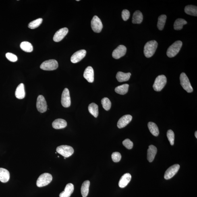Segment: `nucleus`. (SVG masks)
<instances>
[{
    "instance_id": "f704fd0d",
    "label": "nucleus",
    "mask_w": 197,
    "mask_h": 197,
    "mask_svg": "<svg viewBox=\"0 0 197 197\" xmlns=\"http://www.w3.org/2000/svg\"><path fill=\"white\" fill-rule=\"evenodd\" d=\"M167 136L170 143L171 145L173 146L174 144L175 141V134L173 131L169 130L168 131L167 133Z\"/></svg>"
},
{
    "instance_id": "6ab92c4d",
    "label": "nucleus",
    "mask_w": 197,
    "mask_h": 197,
    "mask_svg": "<svg viewBox=\"0 0 197 197\" xmlns=\"http://www.w3.org/2000/svg\"><path fill=\"white\" fill-rule=\"evenodd\" d=\"M157 151V148L153 145L149 146L147 151V159L149 162L153 161Z\"/></svg>"
},
{
    "instance_id": "4c0bfd02",
    "label": "nucleus",
    "mask_w": 197,
    "mask_h": 197,
    "mask_svg": "<svg viewBox=\"0 0 197 197\" xmlns=\"http://www.w3.org/2000/svg\"><path fill=\"white\" fill-rule=\"evenodd\" d=\"M6 56L9 60L12 62H15L18 60L17 56L12 53H7L6 54Z\"/></svg>"
},
{
    "instance_id": "f257e3e1",
    "label": "nucleus",
    "mask_w": 197,
    "mask_h": 197,
    "mask_svg": "<svg viewBox=\"0 0 197 197\" xmlns=\"http://www.w3.org/2000/svg\"><path fill=\"white\" fill-rule=\"evenodd\" d=\"M158 43L155 40L149 41L145 44L144 47V54L147 58H150L155 53L158 46Z\"/></svg>"
},
{
    "instance_id": "20e7f679",
    "label": "nucleus",
    "mask_w": 197,
    "mask_h": 197,
    "mask_svg": "<svg viewBox=\"0 0 197 197\" xmlns=\"http://www.w3.org/2000/svg\"><path fill=\"white\" fill-rule=\"evenodd\" d=\"M52 176L49 173H44L41 175L37 181L38 187H42L49 184L52 180Z\"/></svg>"
},
{
    "instance_id": "f3484780",
    "label": "nucleus",
    "mask_w": 197,
    "mask_h": 197,
    "mask_svg": "<svg viewBox=\"0 0 197 197\" xmlns=\"http://www.w3.org/2000/svg\"><path fill=\"white\" fill-rule=\"evenodd\" d=\"M74 189V185L72 183H68L66 186L64 191L60 194V197H70Z\"/></svg>"
},
{
    "instance_id": "393cba45",
    "label": "nucleus",
    "mask_w": 197,
    "mask_h": 197,
    "mask_svg": "<svg viewBox=\"0 0 197 197\" xmlns=\"http://www.w3.org/2000/svg\"><path fill=\"white\" fill-rule=\"evenodd\" d=\"M90 185V181L86 180L83 183L81 188V194L83 197H87L88 196L89 187Z\"/></svg>"
},
{
    "instance_id": "6e6552de",
    "label": "nucleus",
    "mask_w": 197,
    "mask_h": 197,
    "mask_svg": "<svg viewBox=\"0 0 197 197\" xmlns=\"http://www.w3.org/2000/svg\"><path fill=\"white\" fill-rule=\"evenodd\" d=\"M91 26L93 31L96 33L101 32L103 24L101 20L97 16H94L91 21Z\"/></svg>"
},
{
    "instance_id": "e433bc0d",
    "label": "nucleus",
    "mask_w": 197,
    "mask_h": 197,
    "mask_svg": "<svg viewBox=\"0 0 197 197\" xmlns=\"http://www.w3.org/2000/svg\"><path fill=\"white\" fill-rule=\"evenodd\" d=\"M122 144L127 149H131L133 148V142L129 139H126L123 141Z\"/></svg>"
},
{
    "instance_id": "39448f33",
    "label": "nucleus",
    "mask_w": 197,
    "mask_h": 197,
    "mask_svg": "<svg viewBox=\"0 0 197 197\" xmlns=\"http://www.w3.org/2000/svg\"><path fill=\"white\" fill-rule=\"evenodd\" d=\"M56 151L64 157H68L74 153V150L72 147L67 145H62L57 147Z\"/></svg>"
},
{
    "instance_id": "412c9836",
    "label": "nucleus",
    "mask_w": 197,
    "mask_h": 197,
    "mask_svg": "<svg viewBox=\"0 0 197 197\" xmlns=\"http://www.w3.org/2000/svg\"><path fill=\"white\" fill-rule=\"evenodd\" d=\"M52 125L54 129H62L65 128L67 126V122L64 119H57L53 122Z\"/></svg>"
},
{
    "instance_id": "dca6fc26",
    "label": "nucleus",
    "mask_w": 197,
    "mask_h": 197,
    "mask_svg": "<svg viewBox=\"0 0 197 197\" xmlns=\"http://www.w3.org/2000/svg\"><path fill=\"white\" fill-rule=\"evenodd\" d=\"M83 76L88 82L92 83L94 81V71L91 67L89 66L85 70Z\"/></svg>"
},
{
    "instance_id": "4be33fe9",
    "label": "nucleus",
    "mask_w": 197,
    "mask_h": 197,
    "mask_svg": "<svg viewBox=\"0 0 197 197\" xmlns=\"http://www.w3.org/2000/svg\"><path fill=\"white\" fill-rule=\"evenodd\" d=\"M10 178L9 172L6 169L0 168V181L5 183L8 182Z\"/></svg>"
},
{
    "instance_id": "58836bf2",
    "label": "nucleus",
    "mask_w": 197,
    "mask_h": 197,
    "mask_svg": "<svg viewBox=\"0 0 197 197\" xmlns=\"http://www.w3.org/2000/svg\"><path fill=\"white\" fill-rule=\"evenodd\" d=\"M130 16V13L127 10H124L122 13V17L123 20L124 21H126L128 20Z\"/></svg>"
},
{
    "instance_id": "9b49d317",
    "label": "nucleus",
    "mask_w": 197,
    "mask_h": 197,
    "mask_svg": "<svg viewBox=\"0 0 197 197\" xmlns=\"http://www.w3.org/2000/svg\"><path fill=\"white\" fill-rule=\"evenodd\" d=\"M180 168V166L178 164H175L171 166L166 171L164 175V178L166 180L172 178L176 174L179 170Z\"/></svg>"
},
{
    "instance_id": "aec40b11",
    "label": "nucleus",
    "mask_w": 197,
    "mask_h": 197,
    "mask_svg": "<svg viewBox=\"0 0 197 197\" xmlns=\"http://www.w3.org/2000/svg\"><path fill=\"white\" fill-rule=\"evenodd\" d=\"M15 96L18 99H23L25 96L24 85L23 83L19 84L16 88L15 92Z\"/></svg>"
},
{
    "instance_id": "c9c22d12",
    "label": "nucleus",
    "mask_w": 197,
    "mask_h": 197,
    "mask_svg": "<svg viewBox=\"0 0 197 197\" xmlns=\"http://www.w3.org/2000/svg\"><path fill=\"white\" fill-rule=\"evenodd\" d=\"M112 159L115 163H118L120 161L121 159V155L118 152H114L111 155Z\"/></svg>"
},
{
    "instance_id": "7ed1b4c3",
    "label": "nucleus",
    "mask_w": 197,
    "mask_h": 197,
    "mask_svg": "<svg viewBox=\"0 0 197 197\" xmlns=\"http://www.w3.org/2000/svg\"><path fill=\"white\" fill-rule=\"evenodd\" d=\"M167 83V79L165 75H159L156 78L153 85V88L156 91H160L163 90Z\"/></svg>"
},
{
    "instance_id": "ddd939ff",
    "label": "nucleus",
    "mask_w": 197,
    "mask_h": 197,
    "mask_svg": "<svg viewBox=\"0 0 197 197\" xmlns=\"http://www.w3.org/2000/svg\"><path fill=\"white\" fill-rule=\"evenodd\" d=\"M86 54V51L85 50H80L77 51L71 56V62L73 63H78L85 57Z\"/></svg>"
},
{
    "instance_id": "cd10ccee",
    "label": "nucleus",
    "mask_w": 197,
    "mask_h": 197,
    "mask_svg": "<svg viewBox=\"0 0 197 197\" xmlns=\"http://www.w3.org/2000/svg\"><path fill=\"white\" fill-rule=\"evenodd\" d=\"M129 85L126 84L119 86L115 88V91L117 93L124 95L128 91Z\"/></svg>"
},
{
    "instance_id": "4468645a",
    "label": "nucleus",
    "mask_w": 197,
    "mask_h": 197,
    "mask_svg": "<svg viewBox=\"0 0 197 197\" xmlns=\"http://www.w3.org/2000/svg\"><path fill=\"white\" fill-rule=\"evenodd\" d=\"M68 32V29L67 28L60 29L54 35L53 40L54 41L59 42L62 40Z\"/></svg>"
},
{
    "instance_id": "473e14b6",
    "label": "nucleus",
    "mask_w": 197,
    "mask_h": 197,
    "mask_svg": "<svg viewBox=\"0 0 197 197\" xmlns=\"http://www.w3.org/2000/svg\"><path fill=\"white\" fill-rule=\"evenodd\" d=\"M42 21H43V20L41 18L37 19V20L30 22L28 25V27L31 29L37 28L42 24Z\"/></svg>"
},
{
    "instance_id": "a211bd4d",
    "label": "nucleus",
    "mask_w": 197,
    "mask_h": 197,
    "mask_svg": "<svg viewBox=\"0 0 197 197\" xmlns=\"http://www.w3.org/2000/svg\"><path fill=\"white\" fill-rule=\"evenodd\" d=\"M131 179V175L130 173L125 174L121 177L119 182V186L121 188H125L130 182Z\"/></svg>"
},
{
    "instance_id": "c85d7f7f",
    "label": "nucleus",
    "mask_w": 197,
    "mask_h": 197,
    "mask_svg": "<svg viewBox=\"0 0 197 197\" xmlns=\"http://www.w3.org/2000/svg\"><path fill=\"white\" fill-rule=\"evenodd\" d=\"M187 24V22L184 19L178 18L175 21L174 24V28L176 30L182 29L183 26Z\"/></svg>"
},
{
    "instance_id": "b1692460",
    "label": "nucleus",
    "mask_w": 197,
    "mask_h": 197,
    "mask_svg": "<svg viewBox=\"0 0 197 197\" xmlns=\"http://www.w3.org/2000/svg\"><path fill=\"white\" fill-rule=\"evenodd\" d=\"M131 75L130 73H125L122 72H118L116 75V78L119 82H126L130 78Z\"/></svg>"
},
{
    "instance_id": "2f4dec72",
    "label": "nucleus",
    "mask_w": 197,
    "mask_h": 197,
    "mask_svg": "<svg viewBox=\"0 0 197 197\" xmlns=\"http://www.w3.org/2000/svg\"><path fill=\"white\" fill-rule=\"evenodd\" d=\"M167 18V16L165 15H162L158 17L157 25L158 29L160 30L163 29Z\"/></svg>"
},
{
    "instance_id": "f03ea898",
    "label": "nucleus",
    "mask_w": 197,
    "mask_h": 197,
    "mask_svg": "<svg viewBox=\"0 0 197 197\" xmlns=\"http://www.w3.org/2000/svg\"><path fill=\"white\" fill-rule=\"evenodd\" d=\"M182 45V42L180 41L175 42L168 48L167 52L168 56L170 58L175 56L180 51Z\"/></svg>"
},
{
    "instance_id": "a878e982",
    "label": "nucleus",
    "mask_w": 197,
    "mask_h": 197,
    "mask_svg": "<svg viewBox=\"0 0 197 197\" xmlns=\"http://www.w3.org/2000/svg\"><path fill=\"white\" fill-rule=\"evenodd\" d=\"M184 11L187 14L192 15V16H197V7L195 6L191 5L187 6L185 8Z\"/></svg>"
},
{
    "instance_id": "c756f323",
    "label": "nucleus",
    "mask_w": 197,
    "mask_h": 197,
    "mask_svg": "<svg viewBox=\"0 0 197 197\" xmlns=\"http://www.w3.org/2000/svg\"><path fill=\"white\" fill-rule=\"evenodd\" d=\"M88 110L90 113L95 118H97L98 114V106L96 104L93 103L89 105Z\"/></svg>"
},
{
    "instance_id": "9d476101",
    "label": "nucleus",
    "mask_w": 197,
    "mask_h": 197,
    "mask_svg": "<svg viewBox=\"0 0 197 197\" xmlns=\"http://www.w3.org/2000/svg\"><path fill=\"white\" fill-rule=\"evenodd\" d=\"M61 103L64 107L67 108L71 106V100L68 89L65 88L61 96Z\"/></svg>"
},
{
    "instance_id": "72a5a7b5",
    "label": "nucleus",
    "mask_w": 197,
    "mask_h": 197,
    "mask_svg": "<svg viewBox=\"0 0 197 197\" xmlns=\"http://www.w3.org/2000/svg\"><path fill=\"white\" fill-rule=\"evenodd\" d=\"M103 107L106 110L108 111L110 109L111 103L110 100L107 98H104L101 100Z\"/></svg>"
},
{
    "instance_id": "0eeeda50",
    "label": "nucleus",
    "mask_w": 197,
    "mask_h": 197,
    "mask_svg": "<svg viewBox=\"0 0 197 197\" xmlns=\"http://www.w3.org/2000/svg\"><path fill=\"white\" fill-rule=\"evenodd\" d=\"M180 84L184 90L188 93L193 92V89L191 85L190 80L184 73H182L180 75Z\"/></svg>"
},
{
    "instance_id": "7c9ffc66",
    "label": "nucleus",
    "mask_w": 197,
    "mask_h": 197,
    "mask_svg": "<svg viewBox=\"0 0 197 197\" xmlns=\"http://www.w3.org/2000/svg\"><path fill=\"white\" fill-rule=\"evenodd\" d=\"M20 47L23 51L27 52H31L33 51V46L29 42L24 41L21 42L20 44Z\"/></svg>"
},
{
    "instance_id": "bb28decb",
    "label": "nucleus",
    "mask_w": 197,
    "mask_h": 197,
    "mask_svg": "<svg viewBox=\"0 0 197 197\" xmlns=\"http://www.w3.org/2000/svg\"><path fill=\"white\" fill-rule=\"evenodd\" d=\"M148 127L150 133L154 136L157 137L159 134V131L157 125L153 122H149L148 123Z\"/></svg>"
},
{
    "instance_id": "2eb2a0df",
    "label": "nucleus",
    "mask_w": 197,
    "mask_h": 197,
    "mask_svg": "<svg viewBox=\"0 0 197 197\" xmlns=\"http://www.w3.org/2000/svg\"><path fill=\"white\" fill-rule=\"evenodd\" d=\"M132 119V117L130 115H126L122 117L117 123L119 129L123 128L129 124Z\"/></svg>"
},
{
    "instance_id": "f8f14e48",
    "label": "nucleus",
    "mask_w": 197,
    "mask_h": 197,
    "mask_svg": "<svg viewBox=\"0 0 197 197\" xmlns=\"http://www.w3.org/2000/svg\"><path fill=\"white\" fill-rule=\"evenodd\" d=\"M126 51L127 48L126 46L120 45L114 50L112 53V56L115 59H119L125 55Z\"/></svg>"
},
{
    "instance_id": "1a4fd4ad",
    "label": "nucleus",
    "mask_w": 197,
    "mask_h": 197,
    "mask_svg": "<svg viewBox=\"0 0 197 197\" xmlns=\"http://www.w3.org/2000/svg\"><path fill=\"white\" fill-rule=\"evenodd\" d=\"M36 107L38 111L40 113H44L47 110V103L43 96H38L37 101Z\"/></svg>"
},
{
    "instance_id": "423d86ee",
    "label": "nucleus",
    "mask_w": 197,
    "mask_h": 197,
    "mask_svg": "<svg viewBox=\"0 0 197 197\" xmlns=\"http://www.w3.org/2000/svg\"><path fill=\"white\" fill-rule=\"evenodd\" d=\"M58 67V63L55 60H49L45 61L40 65V68L45 71L56 70Z\"/></svg>"
},
{
    "instance_id": "5701e85b",
    "label": "nucleus",
    "mask_w": 197,
    "mask_h": 197,
    "mask_svg": "<svg viewBox=\"0 0 197 197\" xmlns=\"http://www.w3.org/2000/svg\"><path fill=\"white\" fill-rule=\"evenodd\" d=\"M143 20V16L140 11L137 10L133 14L132 23L134 24H140Z\"/></svg>"
},
{
    "instance_id": "a19ab883",
    "label": "nucleus",
    "mask_w": 197,
    "mask_h": 197,
    "mask_svg": "<svg viewBox=\"0 0 197 197\" xmlns=\"http://www.w3.org/2000/svg\"><path fill=\"white\" fill-rule=\"evenodd\" d=\"M79 1V0H77V1Z\"/></svg>"
},
{
    "instance_id": "ea45409f",
    "label": "nucleus",
    "mask_w": 197,
    "mask_h": 197,
    "mask_svg": "<svg viewBox=\"0 0 197 197\" xmlns=\"http://www.w3.org/2000/svg\"><path fill=\"white\" fill-rule=\"evenodd\" d=\"M195 136L196 138H197V131H196L195 132Z\"/></svg>"
}]
</instances>
